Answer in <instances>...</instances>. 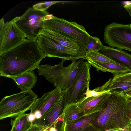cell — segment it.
Wrapping results in <instances>:
<instances>
[{
  "instance_id": "cell-32",
  "label": "cell",
  "mask_w": 131,
  "mask_h": 131,
  "mask_svg": "<svg viewBox=\"0 0 131 131\" xmlns=\"http://www.w3.org/2000/svg\"><path fill=\"white\" fill-rule=\"evenodd\" d=\"M44 131H50V128H47Z\"/></svg>"
},
{
  "instance_id": "cell-3",
  "label": "cell",
  "mask_w": 131,
  "mask_h": 131,
  "mask_svg": "<svg viewBox=\"0 0 131 131\" xmlns=\"http://www.w3.org/2000/svg\"><path fill=\"white\" fill-rule=\"evenodd\" d=\"M84 60L81 59L72 62L66 67L63 66L65 61L64 60L53 66L47 64L40 65L38 73L39 75L43 76L55 88L61 90H66L71 85L83 64Z\"/></svg>"
},
{
  "instance_id": "cell-21",
  "label": "cell",
  "mask_w": 131,
  "mask_h": 131,
  "mask_svg": "<svg viewBox=\"0 0 131 131\" xmlns=\"http://www.w3.org/2000/svg\"><path fill=\"white\" fill-rule=\"evenodd\" d=\"M86 60H90L100 62L118 63L109 57L99 51L86 53Z\"/></svg>"
},
{
  "instance_id": "cell-23",
  "label": "cell",
  "mask_w": 131,
  "mask_h": 131,
  "mask_svg": "<svg viewBox=\"0 0 131 131\" xmlns=\"http://www.w3.org/2000/svg\"><path fill=\"white\" fill-rule=\"evenodd\" d=\"M66 2L59 1H49L37 3L32 6L34 9L40 11H44L48 8L51 5L58 3L65 2Z\"/></svg>"
},
{
  "instance_id": "cell-22",
  "label": "cell",
  "mask_w": 131,
  "mask_h": 131,
  "mask_svg": "<svg viewBox=\"0 0 131 131\" xmlns=\"http://www.w3.org/2000/svg\"><path fill=\"white\" fill-rule=\"evenodd\" d=\"M103 46L99 38L90 35L86 50V53L100 51Z\"/></svg>"
},
{
  "instance_id": "cell-2",
  "label": "cell",
  "mask_w": 131,
  "mask_h": 131,
  "mask_svg": "<svg viewBox=\"0 0 131 131\" xmlns=\"http://www.w3.org/2000/svg\"><path fill=\"white\" fill-rule=\"evenodd\" d=\"M103 109L91 124L98 131L122 129L131 124V108L122 93L111 92Z\"/></svg>"
},
{
  "instance_id": "cell-15",
  "label": "cell",
  "mask_w": 131,
  "mask_h": 131,
  "mask_svg": "<svg viewBox=\"0 0 131 131\" xmlns=\"http://www.w3.org/2000/svg\"><path fill=\"white\" fill-rule=\"evenodd\" d=\"M40 34L50 38L68 48L84 52L78 42L64 34L55 32L44 28Z\"/></svg>"
},
{
  "instance_id": "cell-11",
  "label": "cell",
  "mask_w": 131,
  "mask_h": 131,
  "mask_svg": "<svg viewBox=\"0 0 131 131\" xmlns=\"http://www.w3.org/2000/svg\"><path fill=\"white\" fill-rule=\"evenodd\" d=\"M66 90H61L58 98L51 107L40 118L32 123L45 128H49L56 126L60 122L66 107Z\"/></svg>"
},
{
  "instance_id": "cell-17",
  "label": "cell",
  "mask_w": 131,
  "mask_h": 131,
  "mask_svg": "<svg viewBox=\"0 0 131 131\" xmlns=\"http://www.w3.org/2000/svg\"><path fill=\"white\" fill-rule=\"evenodd\" d=\"M100 112L87 116L76 121L61 125L59 131H82L92 123Z\"/></svg>"
},
{
  "instance_id": "cell-29",
  "label": "cell",
  "mask_w": 131,
  "mask_h": 131,
  "mask_svg": "<svg viewBox=\"0 0 131 131\" xmlns=\"http://www.w3.org/2000/svg\"><path fill=\"white\" fill-rule=\"evenodd\" d=\"M121 93L127 99L128 98L131 96V88L122 92Z\"/></svg>"
},
{
  "instance_id": "cell-19",
  "label": "cell",
  "mask_w": 131,
  "mask_h": 131,
  "mask_svg": "<svg viewBox=\"0 0 131 131\" xmlns=\"http://www.w3.org/2000/svg\"><path fill=\"white\" fill-rule=\"evenodd\" d=\"M76 103L71 104L66 106L61 118V125L79 119L84 117L83 115L77 111Z\"/></svg>"
},
{
  "instance_id": "cell-1",
  "label": "cell",
  "mask_w": 131,
  "mask_h": 131,
  "mask_svg": "<svg viewBox=\"0 0 131 131\" xmlns=\"http://www.w3.org/2000/svg\"><path fill=\"white\" fill-rule=\"evenodd\" d=\"M36 40L27 39L0 55V75L9 78L38 69L46 58Z\"/></svg>"
},
{
  "instance_id": "cell-14",
  "label": "cell",
  "mask_w": 131,
  "mask_h": 131,
  "mask_svg": "<svg viewBox=\"0 0 131 131\" xmlns=\"http://www.w3.org/2000/svg\"><path fill=\"white\" fill-rule=\"evenodd\" d=\"M101 52L116 63L128 68L131 72V54L119 49L103 46Z\"/></svg>"
},
{
  "instance_id": "cell-24",
  "label": "cell",
  "mask_w": 131,
  "mask_h": 131,
  "mask_svg": "<svg viewBox=\"0 0 131 131\" xmlns=\"http://www.w3.org/2000/svg\"><path fill=\"white\" fill-rule=\"evenodd\" d=\"M90 81L91 80H89L88 82L86 87V90L84 94L85 97L82 101L88 98L98 97L101 96L107 92H109V91L99 92L95 91L93 89L92 90H90L89 89V84Z\"/></svg>"
},
{
  "instance_id": "cell-28",
  "label": "cell",
  "mask_w": 131,
  "mask_h": 131,
  "mask_svg": "<svg viewBox=\"0 0 131 131\" xmlns=\"http://www.w3.org/2000/svg\"><path fill=\"white\" fill-rule=\"evenodd\" d=\"M82 131H98L91 124Z\"/></svg>"
},
{
  "instance_id": "cell-8",
  "label": "cell",
  "mask_w": 131,
  "mask_h": 131,
  "mask_svg": "<svg viewBox=\"0 0 131 131\" xmlns=\"http://www.w3.org/2000/svg\"><path fill=\"white\" fill-rule=\"evenodd\" d=\"M104 40L109 46L131 52V27L130 24L113 22L105 27Z\"/></svg>"
},
{
  "instance_id": "cell-9",
  "label": "cell",
  "mask_w": 131,
  "mask_h": 131,
  "mask_svg": "<svg viewBox=\"0 0 131 131\" xmlns=\"http://www.w3.org/2000/svg\"><path fill=\"white\" fill-rule=\"evenodd\" d=\"M25 34L12 20H0V55L16 47L26 39Z\"/></svg>"
},
{
  "instance_id": "cell-30",
  "label": "cell",
  "mask_w": 131,
  "mask_h": 131,
  "mask_svg": "<svg viewBox=\"0 0 131 131\" xmlns=\"http://www.w3.org/2000/svg\"><path fill=\"white\" fill-rule=\"evenodd\" d=\"M28 120L30 122L32 123L36 120L34 115L30 113L29 114L28 116Z\"/></svg>"
},
{
  "instance_id": "cell-26",
  "label": "cell",
  "mask_w": 131,
  "mask_h": 131,
  "mask_svg": "<svg viewBox=\"0 0 131 131\" xmlns=\"http://www.w3.org/2000/svg\"><path fill=\"white\" fill-rule=\"evenodd\" d=\"M47 128H45L38 126L32 123L31 127L27 131H44Z\"/></svg>"
},
{
  "instance_id": "cell-13",
  "label": "cell",
  "mask_w": 131,
  "mask_h": 131,
  "mask_svg": "<svg viewBox=\"0 0 131 131\" xmlns=\"http://www.w3.org/2000/svg\"><path fill=\"white\" fill-rule=\"evenodd\" d=\"M61 90L55 88L53 90L45 93L35 101L30 109V113L40 114L41 116L53 105L58 98Z\"/></svg>"
},
{
  "instance_id": "cell-25",
  "label": "cell",
  "mask_w": 131,
  "mask_h": 131,
  "mask_svg": "<svg viewBox=\"0 0 131 131\" xmlns=\"http://www.w3.org/2000/svg\"><path fill=\"white\" fill-rule=\"evenodd\" d=\"M113 81H124L131 82V72L114 75Z\"/></svg>"
},
{
  "instance_id": "cell-5",
  "label": "cell",
  "mask_w": 131,
  "mask_h": 131,
  "mask_svg": "<svg viewBox=\"0 0 131 131\" xmlns=\"http://www.w3.org/2000/svg\"><path fill=\"white\" fill-rule=\"evenodd\" d=\"M44 25L46 29L64 34L75 39L86 53L90 35L82 25L54 16L52 18L45 20Z\"/></svg>"
},
{
  "instance_id": "cell-33",
  "label": "cell",
  "mask_w": 131,
  "mask_h": 131,
  "mask_svg": "<svg viewBox=\"0 0 131 131\" xmlns=\"http://www.w3.org/2000/svg\"><path fill=\"white\" fill-rule=\"evenodd\" d=\"M128 99L129 101H131V96Z\"/></svg>"
},
{
  "instance_id": "cell-20",
  "label": "cell",
  "mask_w": 131,
  "mask_h": 131,
  "mask_svg": "<svg viewBox=\"0 0 131 131\" xmlns=\"http://www.w3.org/2000/svg\"><path fill=\"white\" fill-rule=\"evenodd\" d=\"M29 114L24 113L16 116L12 120V128L10 131H27L31 127L32 123L29 121Z\"/></svg>"
},
{
  "instance_id": "cell-6",
  "label": "cell",
  "mask_w": 131,
  "mask_h": 131,
  "mask_svg": "<svg viewBox=\"0 0 131 131\" xmlns=\"http://www.w3.org/2000/svg\"><path fill=\"white\" fill-rule=\"evenodd\" d=\"M49 14L46 10L30 7L22 15L15 17L12 21L25 34L27 39L36 40L44 28V21Z\"/></svg>"
},
{
  "instance_id": "cell-34",
  "label": "cell",
  "mask_w": 131,
  "mask_h": 131,
  "mask_svg": "<svg viewBox=\"0 0 131 131\" xmlns=\"http://www.w3.org/2000/svg\"><path fill=\"white\" fill-rule=\"evenodd\" d=\"M130 27H131V23L130 24Z\"/></svg>"
},
{
  "instance_id": "cell-7",
  "label": "cell",
  "mask_w": 131,
  "mask_h": 131,
  "mask_svg": "<svg viewBox=\"0 0 131 131\" xmlns=\"http://www.w3.org/2000/svg\"><path fill=\"white\" fill-rule=\"evenodd\" d=\"M40 49L46 57H56L72 62L81 59L86 60L84 52L68 48L53 39L40 34L36 39Z\"/></svg>"
},
{
  "instance_id": "cell-31",
  "label": "cell",
  "mask_w": 131,
  "mask_h": 131,
  "mask_svg": "<svg viewBox=\"0 0 131 131\" xmlns=\"http://www.w3.org/2000/svg\"><path fill=\"white\" fill-rule=\"evenodd\" d=\"M128 101H129V106H130V108H131V101H129V100H128Z\"/></svg>"
},
{
  "instance_id": "cell-12",
  "label": "cell",
  "mask_w": 131,
  "mask_h": 131,
  "mask_svg": "<svg viewBox=\"0 0 131 131\" xmlns=\"http://www.w3.org/2000/svg\"><path fill=\"white\" fill-rule=\"evenodd\" d=\"M111 93L108 92L101 96L89 97L76 103L77 111L83 117L101 112L104 107Z\"/></svg>"
},
{
  "instance_id": "cell-16",
  "label": "cell",
  "mask_w": 131,
  "mask_h": 131,
  "mask_svg": "<svg viewBox=\"0 0 131 131\" xmlns=\"http://www.w3.org/2000/svg\"><path fill=\"white\" fill-rule=\"evenodd\" d=\"M13 80L21 91L31 90L37 83V77L33 71H30L9 78Z\"/></svg>"
},
{
  "instance_id": "cell-10",
  "label": "cell",
  "mask_w": 131,
  "mask_h": 131,
  "mask_svg": "<svg viewBox=\"0 0 131 131\" xmlns=\"http://www.w3.org/2000/svg\"><path fill=\"white\" fill-rule=\"evenodd\" d=\"M91 67L88 61L84 62L71 85L66 90V106L76 103L84 98L88 82L91 80Z\"/></svg>"
},
{
  "instance_id": "cell-18",
  "label": "cell",
  "mask_w": 131,
  "mask_h": 131,
  "mask_svg": "<svg viewBox=\"0 0 131 131\" xmlns=\"http://www.w3.org/2000/svg\"><path fill=\"white\" fill-rule=\"evenodd\" d=\"M87 61L97 71L110 72L114 76L130 72L128 68L118 63H103L90 60Z\"/></svg>"
},
{
  "instance_id": "cell-27",
  "label": "cell",
  "mask_w": 131,
  "mask_h": 131,
  "mask_svg": "<svg viewBox=\"0 0 131 131\" xmlns=\"http://www.w3.org/2000/svg\"><path fill=\"white\" fill-rule=\"evenodd\" d=\"M122 4L123 7L128 12L129 15L131 17V1L123 2Z\"/></svg>"
},
{
  "instance_id": "cell-4",
  "label": "cell",
  "mask_w": 131,
  "mask_h": 131,
  "mask_svg": "<svg viewBox=\"0 0 131 131\" xmlns=\"http://www.w3.org/2000/svg\"><path fill=\"white\" fill-rule=\"evenodd\" d=\"M38 97L31 90L4 97L0 102V119L24 113L30 110Z\"/></svg>"
}]
</instances>
